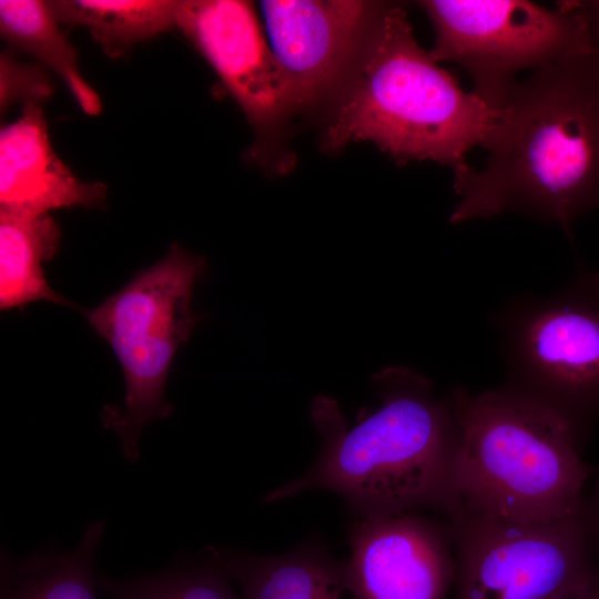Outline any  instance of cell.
Listing matches in <instances>:
<instances>
[{"label":"cell","mask_w":599,"mask_h":599,"mask_svg":"<svg viewBox=\"0 0 599 599\" xmlns=\"http://www.w3.org/2000/svg\"><path fill=\"white\" fill-rule=\"evenodd\" d=\"M483 167L455 173L451 223L507 212L568 231L599 206V53L554 61L517 81Z\"/></svg>","instance_id":"obj_1"},{"label":"cell","mask_w":599,"mask_h":599,"mask_svg":"<svg viewBox=\"0 0 599 599\" xmlns=\"http://www.w3.org/2000/svg\"><path fill=\"white\" fill-rule=\"evenodd\" d=\"M373 384L380 406L352 428L334 399H314L311 412L323 438L321 454L264 502L325 489L343 496L357 517L449 507L457 441L449 396L438 397L429 379L403 366L384 368Z\"/></svg>","instance_id":"obj_2"},{"label":"cell","mask_w":599,"mask_h":599,"mask_svg":"<svg viewBox=\"0 0 599 599\" xmlns=\"http://www.w3.org/2000/svg\"><path fill=\"white\" fill-rule=\"evenodd\" d=\"M334 99L327 149L369 141L399 163L430 160L454 174L470 167L473 148L487 146L501 111L463 90L418 44L403 7L392 3Z\"/></svg>","instance_id":"obj_3"},{"label":"cell","mask_w":599,"mask_h":599,"mask_svg":"<svg viewBox=\"0 0 599 599\" xmlns=\"http://www.w3.org/2000/svg\"><path fill=\"white\" fill-rule=\"evenodd\" d=\"M457 426L453 501L463 509L516 520L575 515L598 470L580 456V438L557 410L501 387L449 395Z\"/></svg>","instance_id":"obj_4"},{"label":"cell","mask_w":599,"mask_h":599,"mask_svg":"<svg viewBox=\"0 0 599 599\" xmlns=\"http://www.w3.org/2000/svg\"><path fill=\"white\" fill-rule=\"evenodd\" d=\"M204 267L203 257L172 244L162 260L83 312L113 349L123 372V405L104 407L101 417L104 427L120 438L129 461L139 459L145 425L173 412L165 399V383L179 347L195 326L191 301Z\"/></svg>","instance_id":"obj_5"},{"label":"cell","mask_w":599,"mask_h":599,"mask_svg":"<svg viewBox=\"0 0 599 599\" xmlns=\"http://www.w3.org/2000/svg\"><path fill=\"white\" fill-rule=\"evenodd\" d=\"M507 385L562 415L580 440L599 417V278L579 272L557 293L515 298L494 322Z\"/></svg>","instance_id":"obj_6"},{"label":"cell","mask_w":599,"mask_h":599,"mask_svg":"<svg viewBox=\"0 0 599 599\" xmlns=\"http://www.w3.org/2000/svg\"><path fill=\"white\" fill-rule=\"evenodd\" d=\"M447 512L459 555L458 599H560L599 569L598 494L554 520Z\"/></svg>","instance_id":"obj_7"},{"label":"cell","mask_w":599,"mask_h":599,"mask_svg":"<svg viewBox=\"0 0 599 599\" xmlns=\"http://www.w3.org/2000/svg\"><path fill=\"white\" fill-rule=\"evenodd\" d=\"M435 31L436 61L463 67L473 92L501 110L525 70L591 51L587 24L570 1L548 9L525 0H424Z\"/></svg>","instance_id":"obj_8"},{"label":"cell","mask_w":599,"mask_h":599,"mask_svg":"<svg viewBox=\"0 0 599 599\" xmlns=\"http://www.w3.org/2000/svg\"><path fill=\"white\" fill-rule=\"evenodd\" d=\"M384 6L354 0L261 2L290 114L337 94Z\"/></svg>","instance_id":"obj_9"},{"label":"cell","mask_w":599,"mask_h":599,"mask_svg":"<svg viewBox=\"0 0 599 599\" xmlns=\"http://www.w3.org/2000/svg\"><path fill=\"white\" fill-rule=\"evenodd\" d=\"M176 28L214 69L257 132L280 126L290 112L251 2L180 0Z\"/></svg>","instance_id":"obj_10"},{"label":"cell","mask_w":599,"mask_h":599,"mask_svg":"<svg viewBox=\"0 0 599 599\" xmlns=\"http://www.w3.org/2000/svg\"><path fill=\"white\" fill-rule=\"evenodd\" d=\"M348 573L358 599H445L451 577L446 539L409 511L358 517Z\"/></svg>","instance_id":"obj_11"},{"label":"cell","mask_w":599,"mask_h":599,"mask_svg":"<svg viewBox=\"0 0 599 599\" xmlns=\"http://www.w3.org/2000/svg\"><path fill=\"white\" fill-rule=\"evenodd\" d=\"M105 197L103 183L80 181L57 156L39 102H24L20 118L0 133V209L45 214L100 206Z\"/></svg>","instance_id":"obj_12"},{"label":"cell","mask_w":599,"mask_h":599,"mask_svg":"<svg viewBox=\"0 0 599 599\" xmlns=\"http://www.w3.org/2000/svg\"><path fill=\"white\" fill-rule=\"evenodd\" d=\"M207 552L238 581L242 599H358L346 562L316 544L280 556Z\"/></svg>","instance_id":"obj_13"},{"label":"cell","mask_w":599,"mask_h":599,"mask_svg":"<svg viewBox=\"0 0 599 599\" xmlns=\"http://www.w3.org/2000/svg\"><path fill=\"white\" fill-rule=\"evenodd\" d=\"M60 229L45 214L0 209V309L8 311L37 301L72 304L53 291L42 263L59 247Z\"/></svg>","instance_id":"obj_14"},{"label":"cell","mask_w":599,"mask_h":599,"mask_svg":"<svg viewBox=\"0 0 599 599\" xmlns=\"http://www.w3.org/2000/svg\"><path fill=\"white\" fill-rule=\"evenodd\" d=\"M59 22L82 27L111 59L135 43L176 28L175 0L48 1Z\"/></svg>","instance_id":"obj_15"},{"label":"cell","mask_w":599,"mask_h":599,"mask_svg":"<svg viewBox=\"0 0 599 599\" xmlns=\"http://www.w3.org/2000/svg\"><path fill=\"white\" fill-rule=\"evenodd\" d=\"M59 23L48 1H0L2 37L53 71L67 85L82 111L97 115L101 112V100L84 80L77 51Z\"/></svg>","instance_id":"obj_16"},{"label":"cell","mask_w":599,"mask_h":599,"mask_svg":"<svg viewBox=\"0 0 599 599\" xmlns=\"http://www.w3.org/2000/svg\"><path fill=\"white\" fill-rule=\"evenodd\" d=\"M103 527L91 524L69 554L51 551L6 565L1 599H98L93 564Z\"/></svg>","instance_id":"obj_17"},{"label":"cell","mask_w":599,"mask_h":599,"mask_svg":"<svg viewBox=\"0 0 599 599\" xmlns=\"http://www.w3.org/2000/svg\"><path fill=\"white\" fill-rule=\"evenodd\" d=\"M230 579L209 554L201 562L122 582L100 578L98 585L113 599H241Z\"/></svg>","instance_id":"obj_18"},{"label":"cell","mask_w":599,"mask_h":599,"mask_svg":"<svg viewBox=\"0 0 599 599\" xmlns=\"http://www.w3.org/2000/svg\"><path fill=\"white\" fill-rule=\"evenodd\" d=\"M582 16L590 38L591 48L599 53V0L570 1Z\"/></svg>","instance_id":"obj_19"},{"label":"cell","mask_w":599,"mask_h":599,"mask_svg":"<svg viewBox=\"0 0 599 599\" xmlns=\"http://www.w3.org/2000/svg\"><path fill=\"white\" fill-rule=\"evenodd\" d=\"M560 599H599V569Z\"/></svg>","instance_id":"obj_20"},{"label":"cell","mask_w":599,"mask_h":599,"mask_svg":"<svg viewBox=\"0 0 599 599\" xmlns=\"http://www.w3.org/2000/svg\"><path fill=\"white\" fill-rule=\"evenodd\" d=\"M597 276H598V278H599V273H597Z\"/></svg>","instance_id":"obj_21"}]
</instances>
